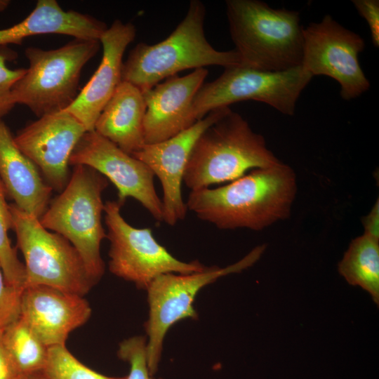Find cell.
I'll use <instances>...</instances> for the list:
<instances>
[{
  "label": "cell",
  "mask_w": 379,
  "mask_h": 379,
  "mask_svg": "<svg viewBox=\"0 0 379 379\" xmlns=\"http://www.w3.org/2000/svg\"><path fill=\"white\" fill-rule=\"evenodd\" d=\"M296 192L295 174L281 161L217 188L190 191L185 203L198 218L220 230L259 231L290 216Z\"/></svg>",
  "instance_id": "1"
},
{
  "label": "cell",
  "mask_w": 379,
  "mask_h": 379,
  "mask_svg": "<svg viewBox=\"0 0 379 379\" xmlns=\"http://www.w3.org/2000/svg\"><path fill=\"white\" fill-rule=\"evenodd\" d=\"M231 38L241 66L283 72L302 65L303 29L299 13L258 0H227Z\"/></svg>",
  "instance_id": "2"
},
{
  "label": "cell",
  "mask_w": 379,
  "mask_h": 379,
  "mask_svg": "<svg viewBox=\"0 0 379 379\" xmlns=\"http://www.w3.org/2000/svg\"><path fill=\"white\" fill-rule=\"evenodd\" d=\"M205 16L204 4L192 0L185 18L167 38L153 45L139 43L130 51L123 62L121 81L144 93L185 69L241 65L234 49L220 51L207 41L204 29Z\"/></svg>",
  "instance_id": "3"
},
{
  "label": "cell",
  "mask_w": 379,
  "mask_h": 379,
  "mask_svg": "<svg viewBox=\"0 0 379 379\" xmlns=\"http://www.w3.org/2000/svg\"><path fill=\"white\" fill-rule=\"evenodd\" d=\"M281 161L268 149L264 137L231 109L205 130L196 141L183 175L191 190L233 181L248 171Z\"/></svg>",
  "instance_id": "4"
},
{
  "label": "cell",
  "mask_w": 379,
  "mask_h": 379,
  "mask_svg": "<svg viewBox=\"0 0 379 379\" xmlns=\"http://www.w3.org/2000/svg\"><path fill=\"white\" fill-rule=\"evenodd\" d=\"M108 180L94 169L75 165L60 195L39 218L46 230L67 239L80 255L86 270L97 284L105 272L100 245L107 234L102 224V194Z\"/></svg>",
  "instance_id": "5"
},
{
  "label": "cell",
  "mask_w": 379,
  "mask_h": 379,
  "mask_svg": "<svg viewBox=\"0 0 379 379\" xmlns=\"http://www.w3.org/2000/svg\"><path fill=\"white\" fill-rule=\"evenodd\" d=\"M99 40L74 39L53 50L28 47L29 67L13 88L15 104L39 117L65 109L76 98L84 65L99 51Z\"/></svg>",
  "instance_id": "6"
},
{
  "label": "cell",
  "mask_w": 379,
  "mask_h": 379,
  "mask_svg": "<svg viewBox=\"0 0 379 379\" xmlns=\"http://www.w3.org/2000/svg\"><path fill=\"white\" fill-rule=\"evenodd\" d=\"M17 246L25 259V288L43 285L84 296L96 284L76 248L39 219L9 204Z\"/></svg>",
  "instance_id": "7"
},
{
  "label": "cell",
  "mask_w": 379,
  "mask_h": 379,
  "mask_svg": "<svg viewBox=\"0 0 379 379\" xmlns=\"http://www.w3.org/2000/svg\"><path fill=\"white\" fill-rule=\"evenodd\" d=\"M265 248L264 244L258 246L242 259L225 267H206L201 272L186 274L166 273L153 279L146 289L149 317L145 324L149 338L147 366L152 375L157 372L168 329L182 319L198 318L192 304L199 291L220 277L250 267L260 258Z\"/></svg>",
  "instance_id": "8"
},
{
  "label": "cell",
  "mask_w": 379,
  "mask_h": 379,
  "mask_svg": "<svg viewBox=\"0 0 379 379\" xmlns=\"http://www.w3.org/2000/svg\"><path fill=\"white\" fill-rule=\"evenodd\" d=\"M312 78L302 66L277 72L241 65L225 68L219 77L204 84L197 93L190 110L191 121L194 124L212 110L250 100L293 116L300 95Z\"/></svg>",
  "instance_id": "9"
},
{
  "label": "cell",
  "mask_w": 379,
  "mask_h": 379,
  "mask_svg": "<svg viewBox=\"0 0 379 379\" xmlns=\"http://www.w3.org/2000/svg\"><path fill=\"white\" fill-rule=\"evenodd\" d=\"M122 206L118 201H107L104 205L106 237L109 241V270L113 274L146 290L161 274H186L206 269L198 260H178L158 243L150 228L128 224L121 214Z\"/></svg>",
  "instance_id": "10"
},
{
  "label": "cell",
  "mask_w": 379,
  "mask_h": 379,
  "mask_svg": "<svg viewBox=\"0 0 379 379\" xmlns=\"http://www.w3.org/2000/svg\"><path fill=\"white\" fill-rule=\"evenodd\" d=\"M364 39L330 15L303 29L302 67L312 77L324 75L338 81L343 99H354L370 88L359 62Z\"/></svg>",
  "instance_id": "11"
},
{
  "label": "cell",
  "mask_w": 379,
  "mask_h": 379,
  "mask_svg": "<svg viewBox=\"0 0 379 379\" xmlns=\"http://www.w3.org/2000/svg\"><path fill=\"white\" fill-rule=\"evenodd\" d=\"M69 165L94 169L114 184L120 204L133 198L156 220L163 222L162 201L156 192L152 170L96 131L84 134L71 154Z\"/></svg>",
  "instance_id": "12"
},
{
  "label": "cell",
  "mask_w": 379,
  "mask_h": 379,
  "mask_svg": "<svg viewBox=\"0 0 379 379\" xmlns=\"http://www.w3.org/2000/svg\"><path fill=\"white\" fill-rule=\"evenodd\" d=\"M84 125L65 109L44 114L13 137L18 148L37 166L53 190L67 184L69 159L86 132Z\"/></svg>",
  "instance_id": "13"
},
{
  "label": "cell",
  "mask_w": 379,
  "mask_h": 379,
  "mask_svg": "<svg viewBox=\"0 0 379 379\" xmlns=\"http://www.w3.org/2000/svg\"><path fill=\"white\" fill-rule=\"evenodd\" d=\"M230 109L229 107H223L212 110L190 128L164 141L145 144L132 155L145 164L159 180L163 190V222L168 225H175L187 214L181 185L196 141L205 130Z\"/></svg>",
  "instance_id": "14"
},
{
  "label": "cell",
  "mask_w": 379,
  "mask_h": 379,
  "mask_svg": "<svg viewBox=\"0 0 379 379\" xmlns=\"http://www.w3.org/2000/svg\"><path fill=\"white\" fill-rule=\"evenodd\" d=\"M91 315L90 305L82 295L43 285L22 291L20 317L48 347L65 345L69 333Z\"/></svg>",
  "instance_id": "15"
},
{
  "label": "cell",
  "mask_w": 379,
  "mask_h": 379,
  "mask_svg": "<svg viewBox=\"0 0 379 379\" xmlns=\"http://www.w3.org/2000/svg\"><path fill=\"white\" fill-rule=\"evenodd\" d=\"M208 73L204 67L183 77L176 74L142 93L145 144L167 140L194 124L190 119L192 104Z\"/></svg>",
  "instance_id": "16"
},
{
  "label": "cell",
  "mask_w": 379,
  "mask_h": 379,
  "mask_svg": "<svg viewBox=\"0 0 379 379\" xmlns=\"http://www.w3.org/2000/svg\"><path fill=\"white\" fill-rule=\"evenodd\" d=\"M135 35L133 24L115 20L101 36L99 41L103 51L100 64L65 109L87 131H94L99 115L121 81L123 56Z\"/></svg>",
  "instance_id": "17"
},
{
  "label": "cell",
  "mask_w": 379,
  "mask_h": 379,
  "mask_svg": "<svg viewBox=\"0 0 379 379\" xmlns=\"http://www.w3.org/2000/svg\"><path fill=\"white\" fill-rule=\"evenodd\" d=\"M0 180L15 206L39 219L43 215L53 189L41 179L35 164L18 148L1 118Z\"/></svg>",
  "instance_id": "18"
},
{
  "label": "cell",
  "mask_w": 379,
  "mask_h": 379,
  "mask_svg": "<svg viewBox=\"0 0 379 379\" xmlns=\"http://www.w3.org/2000/svg\"><path fill=\"white\" fill-rule=\"evenodd\" d=\"M146 105L142 91L121 81L99 115L94 131L133 155L145 145Z\"/></svg>",
  "instance_id": "19"
},
{
  "label": "cell",
  "mask_w": 379,
  "mask_h": 379,
  "mask_svg": "<svg viewBox=\"0 0 379 379\" xmlns=\"http://www.w3.org/2000/svg\"><path fill=\"white\" fill-rule=\"evenodd\" d=\"M352 286H359L379 304V241L365 234L352 239L338 265Z\"/></svg>",
  "instance_id": "20"
},
{
  "label": "cell",
  "mask_w": 379,
  "mask_h": 379,
  "mask_svg": "<svg viewBox=\"0 0 379 379\" xmlns=\"http://www.w3.org/2000/svg\"><path fill=\"white\" fill-rule=\"evenodd\" d=\"M4 348L18 373L44 369L48 356L46 347L19 317L2 331Z\"/></svg>",
  "instance_id": "21"
},
{
  "label": "cell",
  "mask_w": 379,
  "mask_h": 379,
  "mask_svg": "<svg viewBox=\"0 0 379 379\" xmlns=\"http://www.w3.org/2000/svg\"><path fill=\"white\" fill-rule=\"evenodd\" d=\"M6 192L0 180V265L7 284L18 290H24L25 267L11 245L8 230L13 228L9 204L6 200Z\"/></svg>",
  "instance_id": "22"
},
{
  "label": "cell",
  "mask_w": 379,
  "mask_h": 379,
  "mask_svg": "<svg viewBox=\"0 0 379 379\" xmlns=\"http://www.w3.org/2000/svg\"><path fill=\"white\" fill-rule=\"evenodd\" d=\"M43 371L48 379H126V376H107L87 367L65 345L48 347Z\"/></svg>",
  "instance_id": "23"
},
{
  "label": "cell",
  "mask_w": 379,
  "mask_h": 379,
  "mask_svg": "<svg viewBox=\"0 0 379 379\" xmlns=\"http://www.w3.org/2000/svg\"><path fill=\"white\" fill-rule=\"evenodd\" d=\"M117 355L130 365V371L126 379H163L155 378L149 373L146 338L138 335L123 340L119 344Z\"/></svg>",
  "instance_id": "24"
},
{
  "label": "cell",
  "mask_w": 379,
  "mask_h": 379,
  "mask_svg": "<svg viewBox=\"0 0 379 379\" xmlns=\"http://www.w3.org/2000/svg\"><path fill=\"white\" fill-rule=\"evenodd\" d=\"M11 53L0 51V118L8 114L16 105L13 97L15 83L23 76L25 69H10L6 61Z\"/></svg>",
  "instance_id": "25"
},
{
  "label": "cell",
  "mask_w": 379,
  "mask_h": 379,
  "mask_svg": "<svg viewBox=\"0 0 379 379\" xmlns=\"http://www.w3.org/2000/svg\"><path fill=\"white\" fill-rule=\"evenodd\" d=\"M22 291L7 284L0 265V331H3L20 315Z\"/></svg>",
  "instance_id": "26"
},
{
  "label": "cell",
  "mask_w": 379,
  "mask_h": 379,
  "mask_svg": "<svg viewBox=\"0 0 379 379\" xmlns=\"http://www.w3.org/2000/svg\"><path fill=\"white\" fill-rule=\"evenodd\" d=\"M353 5L359 14L367 22L375 47L379 46V1L353 0Z\"/></svg>",
  "instance_id": "27"
},
{
  "label": "cell",
  "mask_w": 379,
  "mask_h": 379,
  "mask_svg": "<svg viewBox=\"0 0 379 379\" xmlns=\"http://www.w3.org/2000/svg\"><path fill=\"white\" fill-rule=\"evenodd\" d=\"M364 234L379 241V201L375 202L370 212L363 218Z\"/></svg>",
  "instance_id": "28"
},
{
  "label": "cell",
  "mask_w": 379,
  "mask_h": 379,
  "mask_svg": "<svg viewBox=\"0 0 379 379\" xmlns=\"http://www.w3.org/2000/svg\"><path fill=\"white\" fill-rule=\"evenodd\" d=\"M18 374L4 348L0 331V379H15Z\"/></svg>",
  "instance_id": "29"
},
{
  "label": "cell",
  "mask_w": 379,
  "mask_h": 379,
  "mask_svg": "<svg viewBox=\"0 0 379 379\" xmlns=\"http://www.w3.org/2000/svg\"><path fill=\"white\" fill-rule=\"evenodd\" d=\"M15 379H48L43 370L27 373H19Z\"/></svg>",
  "instance_id": "30"
},
{
  "label": "cell",
  "mask_w": 379,
  "mask_h": 379,
  "mask_svg": "<svg viewBox=\"0 0 379 379\" xmlns=\"http://www.w3.org/2000/svg\"><path fill=\"white\" fill-rule=\"evenodd\" d=\"M11 1L8 0H0V12L6 10L8 7Z\"/></svg>",
  "instance_id": "31"
}]
</instances>
